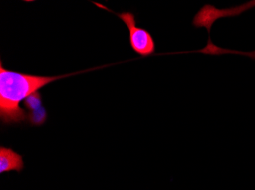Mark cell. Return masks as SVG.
I'll return each mask as SVG.
<instances>
[{"instance_id":"obj_1","label":"cell","mask_w":255,"mask_h":190,"mask_svg":"<svg viewBox=\"0 0 255 190\" xmlns=\"http://www.w3.org/2000/svg\"><path fill=\"white\" fill-rule=\"evenodd\" d=\"M95 69V68H94ZM90 69L59 76H40L10 71L0 61V118L5 124L25 121L26 113L20 108L25 101L38 90L57 80L91 71Z\"/></svg>"},{"instance_id":"obj_2","label":"cell","mask_w":255,"mask_h":190,"mask_svg":"<svg viewBox=\"0 0 255 190\" xmlns=\"http://www.w3.org/2000/svg\"><path fill=\"white\" fill-rule=\"evenodd\" d=\"M96 5L110 11L112 13L117 15L127 27L129 31V43L131 49L141 57H148L155 52V42L152 35L149 31L144 28L137 27L136 25L135 16L134 14L126 11L122 13H115L107 7L100 4L94 2Z\"/></svg>"},{"instance_id":"obj_6","label":"cell","mask_w":255,"mask_h":190,"mask_svg":"<svg viewBox=\"0 0 255 190\" xmlns=\"http://www.w3.org/2000/svg\"><path fill=\"white\" fill-rule=\"evenodd\" d=\"M25 106L31 111H36L42 107V97L38 91L27 98L25 101Z\"/></svg>"},{"instance_id":"obj_4","label":"cell","mask_w":255,"mask_h":190,"mask_svg":"<svg viewBox=\"0 0 255 190\" xmlns=\"http://www.w3.org/2000/svg\"><path fill=\"white\" fill-rule=\"evenodd\" d=\"M200 52L206 54H213V55H221L225 54H240V55L247 56L252 59H255V51L252 52H240V51L223 49L222 47L215 45L211 41H208L207 45L203 49L200 50Z\"/></svg>"},{"instance_id":"obj_5","label":"cell","mask_w":255,"mask_h":190,"mask_svg":"<svg viewBox=\"0 0 255 190\" xmlns=\"http://www.w3.org/2000/svg\"><path fill=\"white\" fill-rule=\"evenodd\" d=\"M47 112L43 107L36 111H31L28 114V120L32 125L41 126L45 122L47 119Z\"/></svg>"},{"instance_id":"obj_3","label":"cell","mask_w":255,"mask_h":190,"mask_svg":"<svg viewBox=\"0 0 255 190\" xmlns=\"http://www.w3.org/2000/svg\"><path fill=\"white\" fill-rule=\"evenodd\" d=\"M25 167L21 154L11 148L0 147V173L16 171L21 172Z\"/></svg>"}]
</instances>
